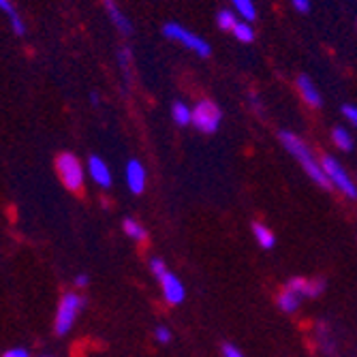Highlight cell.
<instances>
[{"instance_id":"cell-1","label":"cell","mask_w":357,"mask_h":357,"mask_svg":"<svg viewBox=\"0 0 357 357\" xmlns=\"http://www.w3.org/2000/svg\"><path fill=\"white\" fill-rule=\"evenodd\" d=\"M280 142L287 148V152L294 156L298 163L302 165V169L310 176L312 182H317L321 188H330L332 186L330 180H328V176H326V172H323V167H321V163L312 156V150L306 146L304 139H300L296 133L280 131Z\"/></svg>"},{"instance_id":"cell-2","label":"cell","mask_w":357,"mask_h":357,"mask_svg":"<svg viewBox=\"0 0 357 357\" xmlns=\"http://www.w3.org/2000/svg\"><path fill=\"white\" fill-rule=\"evenodd\" d=\"M56 172L60 182L67 186L73 192H79L84 188V180H86V172L84 165L79 163V158L71 152H62L56 158Z\"/></svg>"},{"instance_id":"cell-3","label":"cell","mask_w":357,"mask_h":357,"mask_svg":"<svg viewBox=\"0 0 357 357\" xmlns=\"http://www.w3.org/2000/svg\"><path fill=\"white\" fill-rule=\"evenodd\" d=\"M163 35L167 39H172V41L182 43L184 47H188L190 52H195V54L202 56V58H208L212 54V47H210V43L206 39H202L199 35H195V32L186 30L184 26H180L176 22H169V24L163 26Z\"/></svg>"},{"instance_id":"cell-4","label":"cell","mask_w":357,"mask_h":357,"mask_svg":"<svg viewBox=\"0 0 357 357\" xmlns=\"http://www.w3.org/2000/svg\"><path fill=\"white\" fill-rule=\"evenodd\" d=\"M84 308V298L77 296V294H67V296H62L60 304H58V312H56V321H54V330L56 334L64 336L71 328H73V323L77 319V314L82 312Z\"/></svg>"},{"instance_id":"cell-5","label":"cell","mask_w":357,"mask_h":357,"mask_svg":"<svg viewBox=\"0 0 357 357\" xmlns=\"http://www.w3.org/2000/svg\"><path fill=\"white\" fill-rule=\"evenodd\" d=\"M220 118H222V112L210 99H202L197 105L192 107V126L197 128V131L206 133V135H212V133L218 131Z\"/></svg>"},{"instance_id":"cell-6","label":"cell","mask_w":357,"mask_h":357,"mask_svg":"<svg viewBox=\"0 0 357 357\" xmlns=\"http://www.w3.org/2000/svg\"><path fill=\"white\" fill-rule=\"evenodd\" d=\"M321 167H323V172H326V176H328V180H330V184L334 188H338L342 195H347L349 199H357V186L353 184V180L349 178L344 167L338 163L334 156H323Z\"/></svg>"},{"instance_id":"cell-7","label":"cell","mask_w":357,"mask_h":357,"mask_svg":"<svg viewBox=\"0 0 357 357\" xmlns=\"http://www.w3.org/2000/svg\"><path fill=\"white\" fill-rule=\"evenodd\" d=\"M160 287H163V296L169 304H182L184 302V296H186V291H184V284L180 282V278L176 274H172L169 270L158 278Z\"/></svg>"},{"instance_id":"cell-8","label":"cell","mask_w":357,"mask_h":357,"mask_svg":"<svg viewBox=\"0 0 357 357\" xmlns=\"http://www.w3.org/2000/svg\"><path fill=\"white\" fill-rule=\"evenodd\" d=\"M86 172L94 180V184H99L101 188H109L112 186V172H109L107 163L101 156H90Z\"/></svg>"},{"instance_id":"cell-9","label":"cell","mask_w":357,"mask_h":357,"mask_svg":"<svg viewBox=\"0 0 357 357\" xmlns=\"http://www.w3.org/2000/svg\"><path fill=\"white\" fill-rule=\"evenodd\" d=\"M287 289H291L294 294H298L300 298H317L323 289H326V282L323 280H306V278H291Z\"/></svg>"},{"instance_id":"cell-10","label":"cell","mask_w":357,"mask_h":357,"mask_svg":"<svg viewBox=\"0 0 357 357\" xmlns=\"http://www.w3.org/2000/svg\"><path fill=\"white\" fill-rule=\"evenodd\" d=\"M126 184H128V188H131V192H135V195H142L144 188H146V167L139 163L137 158L128 160V165H126Z\"/></svg>"},{"instance_id":"cell-11","label":"cell","mask_w":357,"mask_h":357,"mask_svg":"<svg viewBox=\"0 0 357 357\" xmlns=\"http://www.w3.org/2000/svg\"><path fill=\"white\" fill-rule=\"evenodd\" d=\"M296 84H298L300 96L304 99L306 105H310V107H321L323 105V96H321L319 88L314 86V82L308 75H300Z\"/></svg>"},{"instance_id":"cell-12","label":"cell","mask_w":357,"mask_h":357,"mask_svg":"<svg viewBox=\"0 0 357 357\" xmlns=\"http://www.w3.org/2000/svg\"><path fill=\"white\" fill-rule=\"evenodd\" d=\"M105 9H107V13L112 17L114 26L122 32V35H131V32H133V24H131V20H128L122 13V9L116 5V0H105Z\"/></svg>"},{"instance_id":"cell-13","label":"cell","mask_w":357,"mask_h":357,"mask_svg":"<svg viewBox=\"0 0 357 357\" xmlns=\"http://www.w3.org/2000/svg\"><path fill=\"white\" fill-rule=\"evenodd\" d=\"M252 236H255V240L259 242V246H261V248H274V244H276V238H274L272 229H268V227L261 225V222H252Z\"/></svg>"},{"instance_id":"cell-14","label":"cell","mask_w":357,"mask_h":357,"mask_svg":"<svg viewBox=\"0 0 357 357\" xmlns=\"http://www.w3.org/2000/svg\"><path fill=\"white\" fill-rule=\"evenodd\" d=\"M0 9H3V11L9 15L11 26H13V30H15V35H17V37H22L24 32H26V26H24V22H22V17H20V13L15 11V7L11 5V0H0Z\"/></svg>"},{"instance_id":"cell-15","label":"cell","mask_w":357,"mask_h":357,"mask_svg":"<svg viewBox=\"0 0 357 357\" xmlns=\"http://www.w3.org/2000/svg\"><path fill=\"white\" fill-rule=\"evenodd\" d=\"M172 118L178 126H188V124H192V109L186 103L178 101L172 107Z\"/></svg>"},{"instance_id":"cell-16","label":"cell","mask_w":357,"mask_h":357,"mask_svg":"<svg viewBox=\"0 0 357 357\" xmlns=\"http://www.w3.org/2000/svg\"><path fill=\"white\" fill-rule=\"evenodd\" d=\"M122 229H124V234H126L128 238L135 240V242H144V240L148 238V231L144 229V227H142L137 220H133V218H124Z\"/></svg>"},{"instance_id":"cell-17","label":"cell","mask_w":357,"mask_h":357,"mask_svg":"<svg viewBox=\"0 0 357 357\" xmlns=\"http://www.w3.org/2000/svg\"><path fill=\"white\" fill-rule=\"evenodd\" d=\"M300 302H302V298H300L298 294H294L291 289H284L282 294L278 296V306H280L284 312H296V310L300 308Z\"/></svg>"},{"instance_id":"cell-18","label":"cell","mask_w":357,"mask_h":357,"mask_svg":"<svg viewBox=\"0 0 357 357\" xmlns=\"http://www.w3.org/2000/svg\"><path fill=\"white\" fill-rule=\"evenodd\" d=\"M332 139L336 144V148H340L342 152H351L353 150V137L351 133L347 131L344 126H336L334 131H332Z\"/></svg>"},{"instance_id":"cell-19","label":"cell","mask_w":357,"mask_h":357,"mask_svg":"<svg viewBox=\"0 0 357 357\" xmlns=\"http://www.w3.org/2000/svg\"><path fill=\"white\" fill-rule=\"evenodd\" d=\"M236 13L240 17H244V22H252L257 17V7H255V0H231Z\"/></svg>"},{"instance_id":"cell-20","label":"cell","mask_w":357,"mask_h":357,"mask_svg":"<svg viewBox=\"0 0 357 357\" xmlns=\"http://www.w3.org/2000/svg\"><path fill=\"white\" fill-rule=\"evenodd\" d=\"M234 37L240 41V43H252L255 41V30L250 28L248 22H238V26L234 28Z\"/></svg>"},{"instance_id":"cell-21","label":"cell","mask_w":357,"mask_h":357,"mask_svg":"<svg viewBox=\"0 0 357 357\" xmlns=\"http://www.w3.org/2000/svg\"><path fill=\"white\" fill-rule=\"evenodd\" d=\"M216 22H218V28H220V30H229V32H234V28L238 26L240 20H238V13L225 9V11L218 13V20H216Z\"/></svg>"},{"instance_id":"cell-22","label":"cell","mask_w":357,"mask_h":357,"mask_svg":"<svg viewBox=\"0 0 357 357\" xmlns=\"http://www.w3.org/2000/svg\"><path fill=\"white\" fill-rule=\"evenodd\" d=\"M150 270H152V274L156 276V278H160L165 272H167V266L163 264V259H158V257H152L150 259Z\"/></svg>"},{"instance_id":"cell-23","label":"cell","mask_w":357,"mask_h":357,"mask_svg":"<svg viewBox=\"0 0 357 357\" xmlns=\"http://www.w3.org/2000/svg\"><path fill=\"white\" fill-rule=\"evenodd\" d=\"M154 338H156L160 344H167V342L172 340V332H169V328H165V326H158V328L154 330Z\"/></svg>"},{"instance_id":"cell-24","label":"cell","mask_w":357,"mask_h":357,"mask_svg":"<svg viewBox=\"0 0 357 357\" xmlns=\"http://www.w3.org/2000/svg\"><path fill=\"white\" fill-rule=\"evenodd\" d=\"M342 116L349 120L353 126H357V105H342Z\"/></svg>"},{"instance_id":"cell-25","label":"cell","mask_w":357,"mask_h":357,"mask_svg":"<svg viewBox=\"0 0 357 357\" xmlns=\"http://www.w3.org/2000/svg\"><path fill=\"white\" fill-rule=\"evenodd\" d=\"M291 5L298 13H308L310 11V0H291Z\"/></svg>"},{"instance_id":"cell-26","label":"cell","mask_w":357,"mask_h":357,"mask_svg":"<svg viewBox=\"0 0 357 357\" xmlns=\"http://www.w3.org/2000/svg\"><path fill=\"white\" fill-rule=\"evenodd\" d=\"M118 62H120V67L124 69V73L128 75V67H131V60H128V50H122L118 54Z\"/></svg>"},{"instance_id":"cell-27","label":"cell","mask_w":357,"mask_h":357,"mask_svg":"<svg viewBox=\"0 0 357 357\" xmlns=\"http://www.w3.org/2000/svg\"><path fill=\"white\" fill-rule=\"evenodd\" d=\"M222 355H225V357H244L242 351H238L234 344H225V347H222Z\"/></svg>"},{"instance_id":"cell-28","label":"cell","mask_w":357,"mask_h":357,"mask_svg":"<svg viewBox=\"0 0 357 357\" xmlns=\"http://www.w3.org/2000/svg\"><path fill=\"white\" fill-rule=\"evenodd\" d=\"M3 357H30V355H28L26 349H11V351H7Z\"/></svg>"},{"instance_id":"cell-29","label":"cell","mask_w":357,"mask_h":357,"mask_svg":"<svg viewBox=\"0 0 357 357\" xmlns=\"http://www.w3.org/2000/svg\"><path fill=\"white\" fill-rule=\"evenodd\" d=\"M86 284H88V276L86 274H82V276L75 278V287H86Z\"/></svg>"},{"instance_id":"cell-30","label":"cell","mask_w":357,"mask_h":357,"mask_svg":"<svg viewBox=\"0 0 357 357\" xmlns=\"http://www.w3.org/2000/svg\"><path fill=\"white\" fill-rule=\"evenodd\" d=\"M90 101L92 105H99V94H90Z\"/></svg>"}]
</instances>
